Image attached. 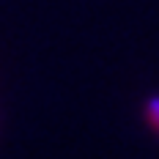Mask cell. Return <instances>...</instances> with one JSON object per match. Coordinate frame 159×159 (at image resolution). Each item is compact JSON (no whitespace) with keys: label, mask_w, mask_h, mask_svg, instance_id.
Wrapping results in <instances>:
<instances>
[{"label":"cell","mask_w":159,"mask_h":159,"mask_svg":"<svg viewBox=\"0 0 159 159\" xmlns=\"http://www.w3.org/2000/svg\"><path fill=\"white\" fill-rule=\"evenodd\" d=\"M143 112H145V121L159 132V96H148V99H145Z\"/></svg>","instance_id":"6da1fadb"}]
</instances>
